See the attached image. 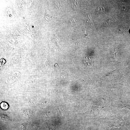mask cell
Segmentation results:
<instances>
[{"label":"cell","mask_w":130,"mask_h":130,"mask_svg":"<svg viewBox=\"0 0 130 130\" xmlns=\"http://www.w3.org/2000/svg\"><path fill=\"white\" fill-rule=\"evenodd\" d=\"M20 72L18 71H15L11 73L9 75L7 79L8 83H13L18 79L20 76Z\"/></svg>","instance_id":"obj_1"},{"label":"cell","mask_w":130,"mask_h":130,"mask_svg":"<svg viewBox=\"0 0 130 130\" xmlns=\"http://www.w3.org/2000/svg\"><path fill=\"white\" fill-rule=\"evenodd\" d=\"M50 104V102L48 100L45 99L41 102L40 106L42 108H45L48 106Z\"/></svg>","instance_id":"obj_2"},{"label":"cell","mask_w":130,"mask_h":130,"mask_svg":"<svg viewBox=\"0 0 130 130\" xmlns=\"http://www.w3.org/2000/svg\"><path fill=\"white\" fill-rule=\"evenodd\" d=\"M35 103L34 100L32 98L27 99L26 102V104L29 106H32L34 105Z\"/></svg>","instance_id":"obj_3"},{"label":"cell","mask_w":130,"mask_h":130,"mask_svg":"<svg viewBox=\"0 0 130 130\" xmlns=\"http://www.w3.org/2000/svg\"><path fill=\"white\" fill-rule=\"evenodd\" d=\"M23 115L26 117H32L33 115V113L30 110H26L24 112Z\"/></svg>","instance_id":"obj_4"},{"label":"cell","mask_w":130,"mask_h":130,"mask_svg":"<svg viewBox=\"0 0 130 130\" xmlns=\"http://www.w3.org/2000/svg\"><path fill=\"white\" fill-rule=\"evenodd\" d=\"M105 10V8L103 6H99L96 8V11L98 13H104Z\"/></svg>","instance_id":"obj_5"},{"label":"cell","mask_w":130,"mask_h":130,"mask_svg":"<svg viewBox=\"0 0 130 130\" xmlns=\"http://www.w3.org/2000/svg\"><path fill=\"white\" fill-rule=\"evenodd\" d=\"M0 120L3 121L7 122L9 121V120L8 117L3 114L0 115Z\"/></svg>","instance_id":"obj_6"},{"label":"cell","mask_w":130,"mask_h":130,"mask_svg":"<svg viewBox=\"0 0 130 130\" xmlns=\"http://www.w3.org/2000/svg\"><path fill=\"white\" fill-rule=\"evenodd\" d=\"M38 76H32L29 78V82L30 83H34L37 80H38Z\"/></svg>","instance_id":"obj_7"},{"label":"cell","mask_w":130,"mask_h":130,"mask_svg":"<svg viewBox=\"0 0 130 130\" xmlns=\"http://www.w3.org/2000/svg\"><path fill=\"white\" fill-rule=\"evenodd\" d=\"M0 106L2 109L5 110H6L9 107L8 104L4 102H2Z\"/></svg>","instance_id":"obj_8"},{"label":"cell","mask_w":130,"mask_h":130,"mask_svg":"<svg viewBox=\"0 0 130 130\" xmlns=\"http://www.w3.org/2000/svg\"><path fill=\"white\" fill-rule=\"evenodd\" d=\"M58 110L59 113L62 116H63L64 113V110L62 107L61 106H59Z\"/></svg>","instance_id":"obj_9"},{"label":"cell","mask_w":130,"mask_h":130,"mask_svg":"<svg viewBox=\"0 0 130 130\" xmlns=\"http://www.w3.org/2000/svg\"><path fill=\"white\" fill-rule=\"evenodd\" d=\"M44 116L45 117H47L49 115V113H45L44 114Z\"/></svg>","instance_id":"obj_10"}]
</instances>
